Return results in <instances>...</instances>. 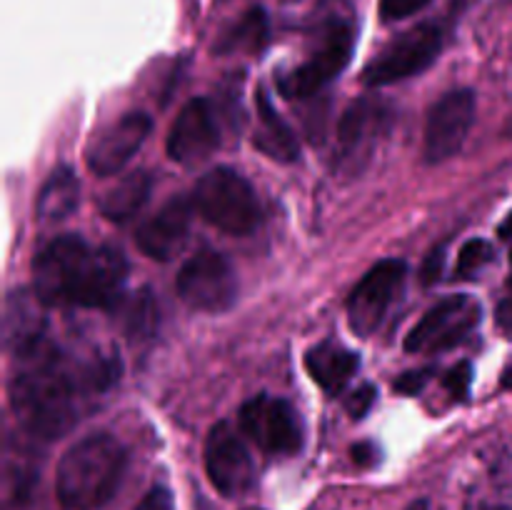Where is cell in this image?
I'll return each mask as SVG.
<instances>
[{
  "instance_id": "30",
  "label": "cell",
  "mask_w": 512,
  "mask_h": 510,
  "mask_svg": "<svg viewBox=\"0 0 512 510\" xmlns=\"http://www.w3.org/2000/svg\"><path fill=\"white\" fill-rule=\"evenodd\" d=\"M443 263H445L443 248H435L433 253L425 258V265H423V283L425 285L438 283L440 275H443Z\"/></svg>"
},
{
  "instance_id": "20",
  "label": "cell",
  "mask_w": 512,
  "mask_h": 510,
  "mask_svg": "<svg viewBox=\"0 0 512 510\" xmlns=\"http://www.w3.org/2000/svg\"><path fill=\"white\" fill-rule=\"evenodd\" d=\"M78 203L80 180L73 168L63 165V168H55L40 188L35 213H38L40 223H60L75 213Z\"/></svg>"
},
{
  "instance_id": "23",
  "label": "cell",
  "mask_w": 512,
  "mask_h": 510,
  "mask_svg": "<svg viewBox=\"0 0 512 510\" xmlns=\"http://www.w3.org/2000/svg\"><path fill=\"white\" fill-rule=\"evenodd\" d=\"M268 40V15L263 8H250L243 18L235 25H230L223 35H220L215 50L218 53H238V50H248L255 53Z\"/></svg>"
},
{
  "instance_id": "16",
  "label": "cell",
  "mask_w": 512,
  "mask_h": 510,
  "mask_svg": "<svg viewBox=\"0 0 512 510\" xmlns=\"http://www.w3.org/2000/svg\"><path fill=\"white\" fill-rule=\"evenodd\" d=\"M220 145L218 120L210 100L195 98L180 110L168 133V155L180 165H195L210 158Z\"/></svg>"
},
{
  "instance_id": "26",
  "label": "cell",
  "mask_w": 512,
  "mask_h": 510,
  "mask_svg": "<svg viewBox=\"0 0 512 510\" xmlns=\"http://www.w3.org/2000/svg\"><path fill=\"white\" fill-rule=\"evenodd\" d=\"M473 383V365L470 363H458L445 373V388L455 395V398H465Z\"/></svg>"
},
{
  "instance_id": "22",
  "label": "cell",
  "mask_w": 512,
  "mask_h": 510,
  "mask_svg": "<svg viewBox=\"0 0 512 510\" xmlns=\"http://www.w3.org/2000/svg\"><path fill=\"white\" fill-rule=\"evenodd\" d=\"M115 308H118L120 325H123V333L130 343H138V340L143 343V340L153 338L160 323L158 303L153 298V290H138L130 298L120 300Z\"/></svg>"
},
{
  "instance_id": "11",
  "label": "cell",
  "mask_w": 512,
  "mask_h": 510,
  "mask_svg": "<svg viewBox=\"0 0 512 510\" xmlns=\"http://www.w3.org/2000/svg\"><path fill=\"white\" fill-rule=\"evenodd\" d=\"M405 275H408V268L398 258L383 260L365 273V278L355 285L348 298V320L355 333L368 338L380 328L390 305L403 290Z\"/></svg>"
},
{
  "instance_id": "15",
  "label": "cell",
  "mask_w": 512,
  "mask_h": 510,
  "mask_svg": "<svg viewBox=\"0 0 512 510\" xmlns=\"http://www.w3.org/2000/svg\"><path fill=\"white\" fill-rule=\"evenodd\" d=\"M48 308L35 288L10 290L3 305V345L13 358H28L48 343Z\"/></svg>"
},
{
  "instance_id": "12",
  "label": "cell",
  "mask_w": 512,
  "mask_h": 510,
  "mask_svg": "<svg viewBox=\"0 0 512 510\" xmlns=\"http://www.w3.org/2000/svg\"><path fill=\"white\" fill-rule=\"evenodd\" d=\"M475 123L473 90H450L430 108L425 120L423 155L430 165L445 163L460 153Z\"/></svg>"
},
{
  "instance_id": "6",
  "label": "cell",
  "mask_w": 512,
  "mask_h": 510,
  "mask_svg": "<svg viewBox=\"0 0 512 510\" xmlns=\"http://www.w3.org/2000/svg\"><path fill=\"white\" fill-rule=\"evenodd\" d=\"M443 50V30L435 23L415 25L395 40H390L363 70V83L368 88L400 83L423 73L438 60Z\"/></svg>"
},
{
  "instance_id": "36",
  "label": "cell",
  "mask_w": 512,
  "mask_h": 510,
  "mask_svg": "<svg viewBox=\"0 0 512 510\" xmlns=\"http://www.w3.org/2000/svg\"><path fill=\"white\" fill-rule=\"evenodd\" d=\"M505 135H508V138H512V115H510V120L508 123H505V130H503Z\"/></svg>"
},
{
  "instance_id": "8",
  "label": "cell",
  "mask_w": 512,
  "mask_h": 510,
  "mask_svg": "<svg viewBox=\"0 0 512 510\" xmlns=\"http://www.w3.org/2000/svg\"><path fill=\"white\" fill-rule=\"evenodd\" d=\"M480 323V305L470 295H448L435 303L405 338L408 353H443L463 343Z\"/></svg>"
},
{
  "instance_id": "28",
  "label": "cell",
  "mask_w": 512,
  "mask_h": 510,
  "mask_svg": "<svg viewBox=\"0 0 512 510\" xmlns=\"http://www.w3.org/2000/svg\"><path fill=\"white\" fill-rule=\"evenodd\" d=\"M135 510H175L173 493H170L168 488H163V485H153V488L140 498Z\"/></svg>"
},
{
  "instance_id": "33",
  "label": "cell",
  "mask_w": 512,
  "mask_h": 510,
  "mask_svg": "<svg viewBox=\"0 0 512 510\" xmlns=\"http://www.w3.org/2000/svg\"><path fill=\"white\" fill-rule=\"evenodd\" d=\"M498 235H500V240H503V243L508 245V250H510V258H512V213L508 215V218H505V223L500 225Z\"/></svg>"
},
{
  "instance_id": "13",
  "label": "cell",
  "mask_w": 512,
  "mask_h": 510,
  "mask_svg": "<svg viewBox=\"0 0 512 510\" xmlns=\"http://www.w3.org/2000/svg\"><path fill=\"white\" fill-rule=\"evenodd\" d=\"M150 130H153L150 115L140 113V110L120 115L118 120H113L93 135L88 153H85L88 168L100 178L120 173L133 160V155L143 148Z\"/></svg>"
},
{
  "instance_id": "3",
  "label": "cell",
  "mask_w": 512,
  "mask_h": 510,
  "mask_svg": "<svg viewBox=\"0 0 512 510\" xmlns=\"http://www.w3.org/2000/svg\"><path fill=\"white\" fill-rule=\"evenodd\" d=\"M128 453L108 433H93L65 450L55 473V493L63 508L95 510L108 503L123 480Z\"/></svg>"
},
{
  "instance_id": "29",
  "label": "cell",
  "mask_w": 512,
  "mask_h": 510,
  "mask_svg": "<svg viewBox=\"0 0 512 510\" xmlns=\"http://www.w3.org/2000/svg\"><path fill=\"white\" fill-rule=\"evenodd\" d=\"M375 398H378V393H375L373 385H363V388H358L353 395H350L345 408H348V413L353 415V418H363V415L373 408Z\"/></svg>"
},
{
  "instance_id": "27",
  "label": "cell",
  "mask_w": 512,
  "mask_h": 510,
  "mask_svg": "<svg viewBox=\"0 0 512 510\" xmlns=\"http://www.w3.org/2000/svg\"><path fill=\"white\" fill-rule=\"evenodd\" d=\"M433 373H435V368L408 370V373H403L398 380H395V390H398V393H405V395H418L420 390L430 383Z\"/></svg>"
},
{
  "instance_id": "5",
  "label": "cell",
  "mask_w": 512,
  "mask_h": 510,
  "mask_svg": "<svg viewBox=\"0 0 512 510\" xmlns=\"http://www.w3.org/2000/svg\"><path fill=\"white\" fill-rule=\"evenodd\" d=\"M355 50V28L343 18L330 20L320 33L318 48L305 63L278 75V88L285 98H310L343 73Z\"/></svg>"
},
{
  "instance_id": "35",
  "label": "cell",
  "mask_w": 512,
  "mask_h": 510,
  "mask_svg": "<svg viewBox=\"0 0 512 510\" xmlns=\"http://www.w3.org/2000/svg\"><path fill=\"white\" fill-rule=\"evenodd\" d=\"M408 510H428V500H415L413 505H408Z\"/></svg>"
},
{
  "instance_id": "4",
  "label": "cell",
  "mask_w": 512,
  "mask_h": 510,
  "mask_svg": "<svg viewBox=\"0 0 512 510\" xmlns=\"http://www.w3.org/2000/svg\"><path fill=\"white\" fill-rule=\"evenodd\" d=\"M193 205L210 225L230 235H248L260 223V200L253 185L233 168H213L195 183Z\"/></svg>"
},
{
  "instance_id": "34",
  "label": "cell",
  "mask_w": 512,
  "mask_h": 510,
  "mask_svg": "<svg viewBox=\"0 0 512 510\" xmlns=\"http://www.w3.org/2000/svg\"><path fill=\"white\" fill-rule=\"evenodd\" d=\"M503 388L512 390V365H510V368L505 370V373H503Z\"/></svg>"
},
{
  "instance_id": "1",
  "label": "cell",
  "mask_w": 512,
  "mask_h": 510,
  "mask_svg": "<svg viewBox=\"0 0 512 510\" xmlns=\"http://www.w3.org/2000/svg\"><path fill=\"white\" fill-rule=\"evenodd\" d=\"M125 280V255L113 245H90L80 235H60L33 260V288L50 308H115Z\"/></svg>"
},
{
  "instance_id": "17",
  "label": "cell",
  "mask_w": 512,
  "mask_h": 510,
  "mask_svg": "<svg viewBox=\"0 0 512 510\" xmlns=\"http://www.w3.org/2000/svg\"><path fill=\"white\" fill-rule=\"evenodd\" d=\"M195 205L188 198H173L145 220L138 230V248L153 260H173L190 238Z\"/></svg>"
},
{
  "instance_id": "24",
  "label": "cell",
  "mask_w": 512,
  "mask_h": 510,
  "mask_svg": "<svg viewBox=\"0 0 512 510\" xmlns=\"http://www.w3.org/2000/svg\"><path fill=\"white\" fill-rule=\"evenodd\" d=\"M495 260V248L483 238H473L460 248L458 263H455V275L458 278H475L480 270L488 268Z\"/></svg>"
},
{
  "instance_id": "10",
  "label": "cell",
  "mask_w": 512,
  "mask_h": 510,
  "mask_svg": "<svg viewBox=\"0 0 512 510\" xmlns=\"http://www.w3.org/2000/svg\"><path fill=\"white\" fill-rule=\"evenodd\" d=\"M240 428L270 455H295L303 448V425L293 405L273 395H258L240 408Z\"/></svg>"
},
{
  "instance_id": "9",
  "label": "cell",
  "mask_w": 512,
  "mask_h": 510,
  "mask_svg": "<svg viewBox=\"0 0 512 510\" xmlns=\"http://www.w3.org/2000/svg\"><path fill=\"white\" fill-rule=\"evenodd\" d=\"M393 110L378 98H358L343 113L338 125L335 165L343 173H360L373 158L380 138L388 133Z\"/></svg>"
},
{
  "instance_id": "2",
  "label": "cell",
  "mask_w": 512,
  "mask_h": 510,
  "mask_svg": "<svg viewBox=\"0 0 512 510\" xmlns=\"http://www.w3.org/2000/svg\"><path fill=\"white\" fill-rule=\"evenodd\" d=\"M88 390L83 363L45 343L20 360L8 385V403L18 423L40 440H55L78 420V395Z\"/></svg>"
},
{
  "instance_id": "19",
  "label": "cell",
  "mask_w": 512,
  "mask_h": 510,
  "mask_svg": "<svg viewBox=\"0 0 512 510\" xmlns=\"http://www.w3.org/2000/svg\"><path fill=\"white\" fill-rule=\"evenodd\" d=\"M258 113L260 128L253 138L255 148L268 155V158L278 160V163H295L300 158L298 138H295L293 128L273 108L265 90H258Z\"/></svg>"
},
{
  "instance_id": "7",
  "label": "cell",
  "mask_w": 512,
  "mask_h": 510,
  "mask_svg": "<svg viewBox=\"0 0 512 510\" xmlns=\"http://www.w3.org/2000/svg\"><path fill=\"white\" fill-rule=\"evenodd\" d=\"M175 288L193 310L223 313L238 298V275L223 253L200 250L193 258L185 260Z\"/></svg>"
},
{
  "instance_id": "21",
  "label": "cell",
  "mask_w": 512,
  "mask_h": 510,
  "mask_svg": "<svg viewBox=\"0 0 512 510\" xmlns=\"http://www.w3.org/2000/svg\"><path fill=\"white\" fill-rule=\"evenodd\" d=\"M150 190H153V178L145 170H135L100 198V213L113 223H128L148 203Z\"/></svg>"
},
{
  "instance_id": "25",
  "label": "cell",
  "mask_w": 512,
  "mask_h": 510,
  "mask_svg": "<svg viewBox=\"0 0 512 510\" xmlns=\"http://www.w3.org/2000/svg\"><path fill=\"white\" fill-rule=\"evenodd\" d=\"M425 5H430V0H380V18L385 23H398L420 13Z\"/></svg>"
},
{
  "instance_id": "32",
  "label": "cell",
  "mask_w": 512,
  "mask_h": 510,
  "mask_svg": "<svg viewBox=\"0 0 512 510\" xmlns=\"http://www.w3.org/2000/svg\"><path fill=\"white\" fill-rule=\"evenodd\" d=\"M353 453H355V463H360V465H368L370 460H373V455H375V448H370V445H355V448H353Z\"/></svg>"
},
{
  "instance_id": "18",
  "label": "cell",
  "mask_w": 512,
  "mask_h": 510,
  "mask_svg": "<svg viewBox=\"0 0 512 510\" xmlns=\"http://www.w3.org/2000/svg\"><path fill=\"white\" fill-rule=\"evenodd\" d=\"M358 365V355L353 350L343 348V345L333 343V340L315 345L305 355V368H308L310 378L328 395L343 393L345 385L358 373Z\"/></svg>"
},
{
  "instance_id": "14",
  "label": "cell",
  "mask_w": 512,
  "mask_h": 510,
  "mask_svg": "<svg viewBox=\"0 0 512 510\" xmlns=\"http://www.w3.org/2000/svg\"><path fill=\"white\" fill-rule=\"evenodd\" d=\"M205 470L210 483L225 498H238L248 493L255 480L253 458L243 438L228 423H218L205 440Z\"/></svg>"
},
{
  "instance_id": "31",
  "label": "cell",
  "mask_w": 512,
  "mask_h": 510,
  "mask_svg": "<svg viewBox=\"0 0 512 510\" xmlns=\"http://www.w3.org/2000/svg\"><path fill=\"white\" fill-rule=\"evenodd\" d=\"M495 323H498L500 330L512 335V278L508 283V290H505V298L498 303V310H495Z\"/></svg>"
}]
</instances>
